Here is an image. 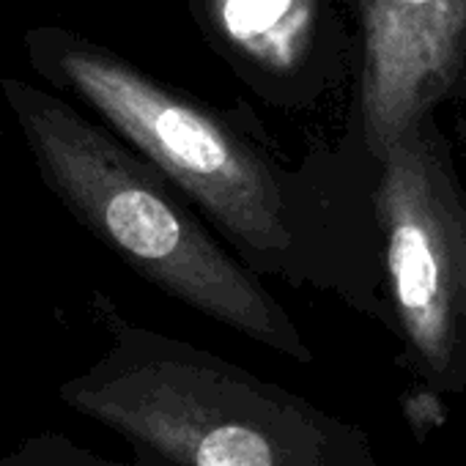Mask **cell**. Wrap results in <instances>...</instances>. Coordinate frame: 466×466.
Wrapping results in <instances>:
<instances>
[{"label":"cell","mask_w":466,"mask_h":466,"mask_svg":"<svg viewBox=\"0 0 466 466\" xmlns=\"http://www.w3.org/2000/svg\"><path fill=\"white\" fill-rule=\"evenodd\" d=\"M23 45L45 83L151 159L253 272L332 294L390 329L373 206L379 159L365 143L289 167L242 121L72 28L36 25Z\"/></svg>","instance_id":"6da1fadb"},{"label":"cell","mask_w":466,"mask_h":466,"mask_svg":"<svg viewBox=\"0 0 466 466\" xmlns=\"http://www.w3.org/2000/svg\"><path fill=\"white\" fill-rule=\"evenodd\" d=\"M42 184L146 283L258 346L299 365L316 360L289 310L195 203L113 129L23 77H0Z\"/></svg>","instance_id":"7a4b0ae2"},{"label":"cell","mask_w":466,"mask_h":466,"mask_svg":"<svg viewBox=\"0 0 466 466\" xmlns=\"http://www.w3.org/2000/svg\"><path fill=\"white\" fill-rule=\"evenodd\" d=\"M110 349L58 395L173 466H381L368 433L96 297Z\"/></svg>","instance_id":"3957f363"},{"label":"cell","mask_w":466,"mask_h":466,"mask_svg":"<svg viewBox=\"0 0 466 466\" xmlns=\"http://www.w3.org/2000/svg\"><path fill=\"white\" fill-rule=\"evenodd\" d=\"M373 206L400 365L439 395L466 392V187L436 113L379 157Z\"/></svg>","instance_id":"277c9868"},{"label":"cell","mask_w":466,"mask_h":466,"mask_svg":"<svg viewBox=\"0 0 466 466\" xmlns=\"http://www.w3.org/2000/svg\"><path fill=\"white\" fill-rule=\"evenodd\" d=\"M357 132L379 159L466 91V0H357Z\"/></svg>","instance_id":"5b68a950"},{"label":"cell","mask_w":466,"mask_h":466,"mask_svg":"<svg viewBox=\"0 0 466 466\" xmlns=\"http://www.w3.org/2000/svg\"><path fill=\"white\" fill-rule=\"evenodd\" d=\"M214 50L264 99L308 107L343 77L332 0H192Z\"/></svg>","instance_id":"8992f818"},{"label":"cell","mask_w":466,"mask_h":466,"mask_svg":"<svg viewBox=\"0 0 466 466\" xmlns=\"http://www.w3.org/2000/svg\"><path fill=\"white\" fill-rule=\"evenodd\" d=\"M0 466H173V463L143 450H135V461H113L72 444L61 433H42L28 439L20 450L9 452L6 458H0Z\"/></svg>","instance_id":"52a82bcc"},{"label":"cell","mask_w":466,"mask_h":466,"mask_svg":"<svg viewBox=\"0 0 466 466\" xmlns=\"http://www.w3.org/2000/svg\"><path fill=\"white\" fill-rule=\"evenodd\" d=\"M461 146H463V154H466V118H461Z\"/></svg>","instance_id":"ba28073f"}]
</instances>
